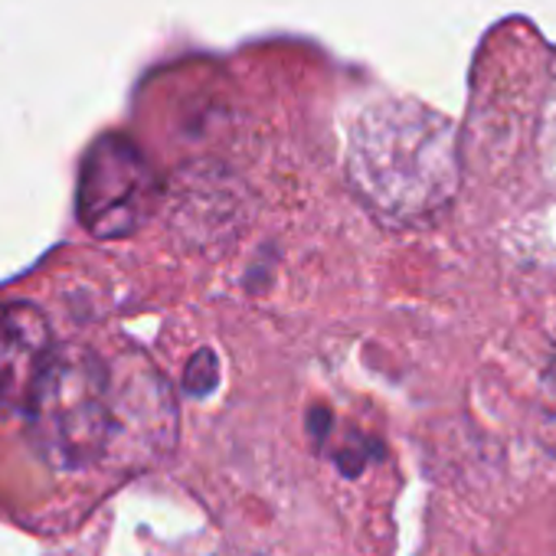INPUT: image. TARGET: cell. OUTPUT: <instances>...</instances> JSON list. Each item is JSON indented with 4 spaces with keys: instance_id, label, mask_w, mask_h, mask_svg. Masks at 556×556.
<instances>
[{
    "instance_id": "obj_3",
    "label": "cell",
    "mask_w": 556,
    "mask_h": 556,
    "mask_svg": "<svg viewBox=\"0 0 556 556\" xmlns=\"http://www.w3.org/2000/svg\"><path fill=\"white\" fill-rule=\"evenodd\" d=\"M157 177L125 135L99 138L79 174V216L89 232L118 239L135 232L157 203Z\"/></svg>"
},
{
    "instance_id": "obj_1",
    "label": "cell",
    "mask_w": 556,
    "mask_h": 556,
    "mask_svg": "<svg viewBox=\"0 0 556 556\" xmlns=\"http://www.w3.org/2000/svg\"><path fill=\"white\" fill-rule=\"evenodd\" d=\"M348 170L364 203L387 223H429L458 187L455 128L413 102L374 105L351 131Z\"/></svg>"
},
{
    "instance_id": "obj_4",
    "label": "cell",
    "mask_w": 556,
    "mask_h": 556,
    "mask_svg": "<svg viewBox=\"0 0 556 556\" xmlns=\"http://www.w3.org/2000/svg\"><path fill=\"white\" fill-rule=\"evenodd\" d=\"M53 354V331L37 305L0 302V403L27 409Z\"/></svg>"
},
{
    "instance_id": "obj_2",
    "label": "cell",
    "mask_w": 556,
    "mask_h": 556,
    "mask_svg": "<svg viewBox=\"0 0 556 556\" xmlns=\"http://www.w3.org/2000/svg\"><path fill=\"white\" fill-rule=\"evenodd\" d=\"M40 452L60 468H86L112 445V370L89 348L56 351L30 403Z\"/></svg>"
},
{
    "instance_id": "obj_5",
    "label": "cell",
    "mask_w": 556,
    "mask_h": 556,
    "mask_svg": "<svg viewBox=\"0 0 556 556\" xmlns=\"http://www.w3.org/2000/svg\"><path fill=\"white\" fill-rule=\"evenodd\" d=\"M536 439L540 445L556 458V348L549 351V361L540 377V396H536Z\"/></svg>"
}]
</instances>
